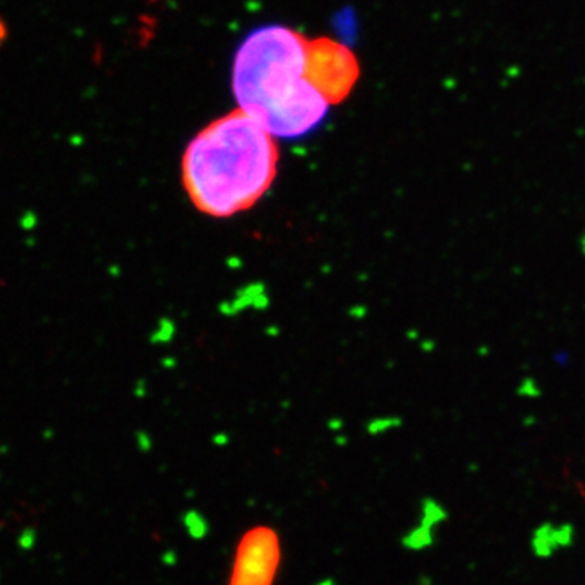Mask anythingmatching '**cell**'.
I'll list each match as a JSON object with an SVG mask.
<instances>
[{
    "mask_svg": "<svg viewBox=\"0 0 585 585\" xmlns=\"http://www.w3.org/2000/svg\"><path fill=\"white\" fill-rule=\"evenodd\" d=\"M306 36L283 25L252 30L234 54L239 109L276 138L296 140L324 122L330 103L306 78Z\"/></svg>",
    "mask_w": 585,
    "mask_h": 585,
    "instance_id": "1",
    "label": "cell"
},
{
    "mask_svg": "<svg viewBox=\"0 0 585 585\" xmlns=\"http://www.w3.org/2000/svg\"><path fill=\"white\" fill-rule=\"evenodd\" d=\"M306 78L330 106L348 98L359 78L356 55L332 38L306 41Z\"/></svg>",
    "mask_w": 585,
    "mask_h": 585,
    "instance_id": "3",
    "label": "cell"
},
{
    "mask_svg": "<svg viewBox=\"0 0 585 585\" xmlns=\"http://www.w3.org/2000/svg\"><path fill=\"white\" fill-rule=\"evenodd\" d=\"M280 561L282 543L274 528H251L238 543L228 585H274Z\"/></svg>",
    "mask_w": 585,
    "mask_h": 585,
    "instance_id": "4",
    "label": "cell"
},
{
    "mask_svg": "<svg viewBox=\"0 0 585 585\" xmlns=\"http://www.w3.org/2000/svg\"><path fill=\"white\" fill-rule=\"evenodd\" d=\"M278 166L275 137L242 109L197 133L182 156V182L192 204L213 218L252 209L271 187Z\"/></svg>",
    "mask_w": 585,
    "mask_h": 585,
    "instance_id": "2",
    "label": "cell"
}]
</instances>
